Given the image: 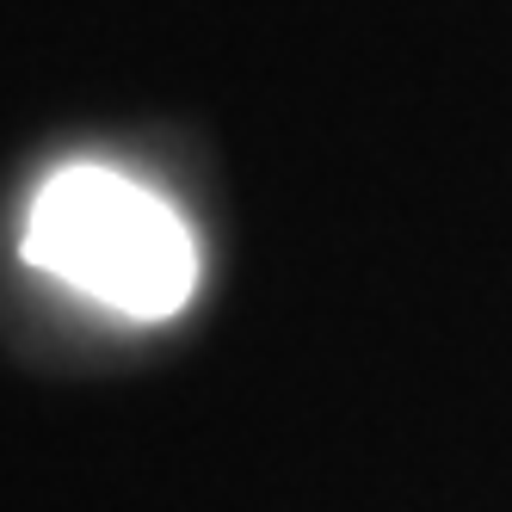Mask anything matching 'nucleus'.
Here are the masks:
<instances>
[{
	"label": "nucleus",
	"mask_w": 512,
	"mask_h": 512,
	"mask_svg": "<svg viewBox=\"0 0 512 512\" xmlns=\"http://www.w3.org/2000/svg\"><path fill=\"white\" fill-rule=\"evenodd\" d=\"M25 260L130 321H167L198 290L186 223L112 167H62L25 216Z\"/></svg>",
	"instance_id": "1"
}]
</instances>
